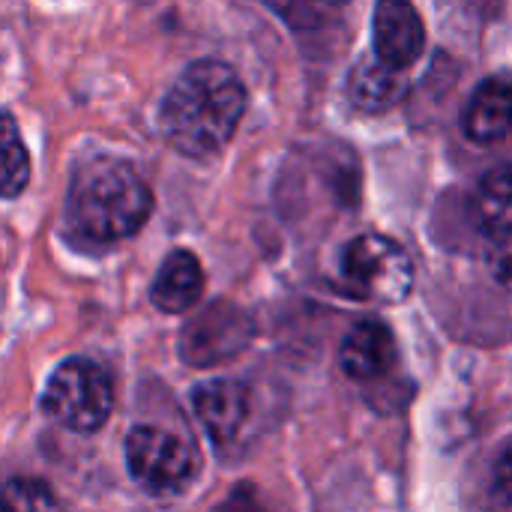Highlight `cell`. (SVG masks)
Returning a JSON list of instances; mask_svg holds the SVG:
<instances>
[{"label": "cell", "mask_w": 512, "mask_h": 512, "mask_svg": "<svg viewBox=\"0 0 512 512\" xmlns=\"http://www.w3.org/2000/svg\"><path fill=\"white\" fill-rule=\"evenodd\" d=\"M246 114L240 75L219 60L192 63L162 99V132L183 156H213L237 132Z\"/></svg>", "instance_id": "1"}, {"label": "cell", "mask_w": 512, "mask_h": 512, "mask_svg": "<svg viewBox=\"0 0 512 512\" xmlns=\"http://www.w3.org/2000/svg\"><path fill=\"white\" fill-rule=\"evenodd\" d=\"M150 213L153 192L129 162L99 156L75 171L69 186V216L87 240H126L144 228Z\"/></svg>", "instance_id": "2"}, {"label": "cell", "mask_w": 512, "mask_h": 512, "mask_svg": "<svg viewBox=\"0 0 512 512\" xmlns=\"http://www.w3.org/2000/svg\"><path fill=\"white\" fill-rule=\"evenodd\" d=\"M42 408L69 432H99L114 411V384L99 363L72 357L48 378Z\"/></svg>", "instance_id": "3"}, {"label": "cell", "mask_w": 512, "mask_h": 512, "mask_svg": "<svg viewBox=\"0 0 512 512\" xmlns=\"http://www.w3.org/2000/svg\"><path fill=\"white\" fill-rule=\"evenodd\" d=\"M342 276L363 300L402 303L414 291V261L402 243L384 234H360L342 252Z\"/></svg>", "instance_id": "4"}, {"label": "cell", "mask_w": 512, "mask_h": 512, "mask_svg": "<svg viewBox=\"0 0 512 512\" xmlns=\"http://www.w3.org/2000/svg\"><path fill=\"white\" fill-rule=\"evenodd\" d=\"M126 468L147 495L183 492L195 477L189 444L159 426H135L126 435Z\"/></svg>", "instance_id": "5"}, {"label": "cell", "mask_w": 512, "mask_h": 512, "mask_svg": "<svg viewBox=\"0 0 512 512\" xmlns=\"http://www.w3.org/2000/svg\"><path fill=\"white\" fill-rule=\"evenodd\" d=\"M252 318L228 300L204 306L180 333V357L195 369H210L234 360L252 342Z\"/></svg>", "instance_id": "6"}, {"label": "cell", "mask_w": 512, "mask_h": 512, "mask_svg": "<svg viewBox=\"0 0 512 512\" xmlns=\"http://www.w3.org/2000/svg\"><path fill=\"white\" fill-rule=\"evenodd\" d=\"M372 45L375 54L399 69L420 60L426 48V27L411 0H378L372 15Z\"/></svg>", "instance_id": "7"}, {"label": "cell", "mask_w": 512, "mask_h": 512, "mask_svg": "<svg viewBox=\"0 0 512 512\" xmlns=\"http://www.w3.org/2000/svg\"><path fill=\"white\" fill-rule=\"evenodd\" d=\"M192 405L210 441L228 444L240 435L252 408V396H249V387L240 381L213 378L192 390Z\"/></svg>", "instance_id": "8"}, {"label": "cell", "mask_w": 512, "mask_h": 512, "mask_svg": "<svg viewBox=\"0 0 512 512\" xmlns=\"http://www.w3.org/2000/svg\"><path fill=\"white\" fill-rule=\"evenodd\" d=\"M399 360V345L384 321H360L339 345V366L354 381H378L393 372Z\"/></svg>", "instance_id": "9"}, {"label": "cell", "mask_w": 512, "mask_h": 512, "mask_svg": "<svg viewBox=\"0 0 512 512\" xmlns=\"http://www.w3.org/2000/svg\"><path fill=\"white\" fill-rule=\"evenodd\" d=\"M462 129L474 144H498L512 132V81L486 78L468 99Z\"/></svg>", "instance_id": "10"}, {"label": "cell", "mask_w": 512, "mask_h": 512, "mask_svg": "<svg viewBox=\"0 0 512 512\" xmlns=\"http://www.w3.org/2000/svg\"><path fill=\"white\" fill-rule=\"evenodd\" d=\"M201 294H204L201 261L186 249L171 252L153 279V288H150L153 306L165 315H183L201 300Z\"/></svg>", "instance_id": "11"}, {"label": "cell", "mask_w": 512, "mask_h": 512, "mask_svg": "<svg viewBox=\"0 0 512 512\" xmlns=\"http://www.w3.org/2000/svg\"><path fill=\"white\" fill-rule=\"evenodd\" d=\"M408 96V78L405 69L384 63L378 54L357 63L351 78H348V99L366 111V114H381L396 108Z\"/></svg>", "instance_id": "12"}, {"label": "cell", "mask_w": 512, "mask_h": 512, "mask_svg": "<svg viewBox=\"0 0 512 512\" xmlns=\"http://www.w3.org/2000/svg\"><path fill=\"white\" fill-rule=\"evenodd\" d=\"M471 213L486 237H512V165H501L480 180L471 201Z\"/></svg>", "instance_id": "13"}, {"label": "cell", "mask_w": 512, "mask_h": 512, "mask_svg": "<svg viewBox=\"0 0 512 512\" xmlns=\"http://www.w3.org/2000/svg\"><path fill=\"white\" fill-rule=\"evenodd\" d=\"M30 180V156L18 138V126L12 114H3V198H15L24 192Z\"/></svg>", "instance_id": "14"}, {"label": "cell", "mask_w": 512, "mask_h": 512, "mask_svg": "<svg viewBox=\"0 0 512 512\" xmlns=\"http://www.w3.org/2000/svg\"><path fill=\"white\" fill-rule=\"evenodd\" d=\"M6 504L15 510H57V498L48 483L42 480H9L6 483Z\"/></svg>", "instance_id": "15"}, {"label": "cell", "mask_w": 512, "mask_h": 512, "mask_svg": "<svg viewBox=\"0 0 512 512\" xmlns=\"http://www.w3.org/2000/svg\"><path fill=\"white\" fill-rule=\"evenodd\" d=\"M489 270H492V279L512 294V237L498 240V246L489 258Z\"/></svg>", "instance_id": "16"}, {"label": "cell", "mask_w": 512, "mask_h": 512, "mask_svg": "<svg viewBox=\"0 0 512 512\" xmlns=\"http://www.w3.org/2000/svg\"><path fill=\"white\" fill-rule=\"evenodd\" d=\"M276 6H282L285 12L297 15V12H306V15H318V12H327V9H339L345 0H273Z\"/></svg>", "instance_id": "17"}, {"label": "cell", "mask_w": 512, "mask_h": 512, "mask_svg": "<svg viewBox=\"0 0 512 512\" xmlns=\"http://www.w3.org/2000/svg\"><path fill=\"white\" fill-rule=\"evenodd\" d=\"M495 495L501 504L512 507V450L501 459V465L495 468Z\"/></svg>", "instance_id": "18"}]
</instances>
